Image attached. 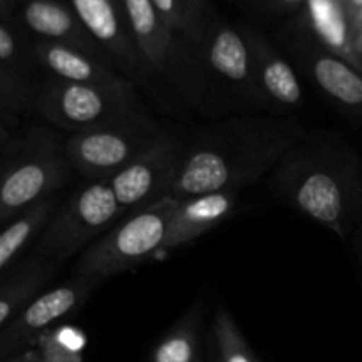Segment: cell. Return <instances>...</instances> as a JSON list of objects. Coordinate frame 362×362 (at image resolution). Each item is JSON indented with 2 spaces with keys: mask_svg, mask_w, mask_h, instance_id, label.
<instances>
[{
  "mask_svg": "<svg viewBox=\"0 0 362 362\" xmlns=\"http://www.w3.org/2000/svg\"><path fill=\"white\" fill-rule=\"evenodd\" d=\"M20 20L32 34L41 37V41L59 42L74 49L88 53L103 62L112 64L108 57L103 55V49L81 25L78 16L53 0H27L20 9Z\"/></svg>",
  "mask_w": 362,
  "mask_h": 362,
  "instance_id": "obj_11",
  "label": "cell"
},
{
  "mask_svg": "<svg viewBox=\"0 0 362 362\" xmlns=\"http://www.w3.org/2000/svg\"><path fill=\"white\" fill-rule=\"evenodd\" d=\"M200 317V306L191 308L154 346L148 362H198Z\"/></svg>",
  "mask_w": 362,
  "mask_h": 362,
  "instance_id": "obj_21",
  "label": "cell"
},
{
  "mask_svg": "<svg viewBox=\"0 0 362 362\" xmlns=\"http://www.w3.org/2000/svg\"><path fill=\"white\" fill-rule=\"evenodd\" d=\"M7 140H9V133H7L6 127L0 126V147H2Z\"/></svg>",
  "mask_w": 362,
  "mask_h": 362,
  "instance_id": "obj_29",
  "label": "cell"
},
{
  "mask_svg": "<svg viewBox=\"0 0 362 362\" xmlns=\"http://www.w3.org/2000/svg\"><path fill=\"white\" fill-rule=\"evenodd\" d=\"M182 151L184 147L166 134L159 144L110 177L117 202L127 214L168 197Z\"/></svg>",
  "mask_w": 362,
  "mask_h": 362,
  "instance_id": "obj_9",
  "label": "cell"
},
{
  "mask_svg": "<svg viewBox=\"0 0 362 362\" xmlns=\"http://www.w3.org/2000/svg\"><path fill=\"white\" fill-rule=\"evenodd\" d=\"M311 16L320 37L334 55L362 71V55L356 48L345 13L336 0H311Z\"/></svg>",
  "mask_w": 362,
  "mask_h": 362,
  "instance_id": "obj_20",
  "label": "cell"
},
{
  "mask_svg": "<svg viewBox=\"0 0 362 362\" xmlns=\"http://www.w3.org/2000/svg\"><path fill=\"white\" fill-rule=\"evenodd\" d=\"M352 2H354V6H357L362 11V0H352Z\"/></svg>",
  "mask_w": 362,
  "mask_h": 362,
  "instance_id": "obj_32",
  "label": "cell"
},
{
  "mask_svg": "<svg viewBox=\"0 0 362 362\" xmlns=\"http://www.w3.org/2000/svg\"><path fill=\"white\" fill-rule=\"evenodd\" d=\"M35 362H48V361H45V359H42V357H39V359L35 361Z\"/></svg>",
  "mask_w": 362,
  "mask_h": 362,
  "instance_id": "obj_34",
  "label": "cell"
},
{
  "mask_svg": "<svg viewBox=\"0 0 362 362\" xmlns=\"http://www.w3.org/2000/svg\"><path fill=\"white\" fill-rule=\"evenodd\" d=\"M39 357H41V354H39V352H32V350H28V352L21 354V356L14 357V359H11V361H7V362H35V361L39 359Z\"/></svg>",
  "mask_w": 362,
  "mask_h": 362,
  "instance_id": "obj_28",
  "label": "cell"
},
{
  "mask_svg": "<svg viewBox=\"0 0 362 362\" xmlns=\"http://www.w3.org/2000/svg\"><path fill=\"white\" fill-rule=\"evenodd\" d=\"M271 186L290 207L345 239L359 200L345 152L325 141L303 140L272 170Z\"/></svg>",
  "mask_w": 362,
  "mask_h": 362,
  "instance_id": "obj_2",
  "label": "cell"
},
{
  "mask_svg": "<svg viewBox=\"0 0 362 362\" xmlns=\"http://www.w3.org/2000/svg\"><path fill=\"white\" fill-rule=\"evenodd\" d=\"M25 60H27V53H25L20 35L7 25V20L0 18V64L18 73Z\"/></svg>",
  "mask_w": 362,
  "mask_h": 362,
  "instance_id": "obj_25",
  "label": "cell"
},
{
  "mask_svg": "<svg viewBox=\"0 0 362 362\" xmlns=\"http://www.w3.org/2000/svg\"><path fill=\"white\" fill-rule=\"evenodd\" d=\"M235 193H211L179 200L170 223V235L165 251L193 243L209 230L221 225L235 211Z\"/></svg>",
  "mask_w": 362,
  "mask_h": 362,
  "instance_id": "obj_13",
  "label": "cell"
},
{
  "mask_svg": "<svg viewBox=\"0 0 362 362\" xmlns=\"http://www.w3.org/2000/svg\"><path fill=\"white\" fill-rule=\"evenodd\" d=\"M27 105V88L20 74L11 67L0 64V119L21 113Z\"/></svg>",
  "mask_w": 362,
  "mask_h": 362,
  "instance_id": "obj_24",
  "label": "cell"
},
{
  "mask_svg": "<svg viewBox=\"0 0 362 362\" xmlns=\"http://www.w3.org/2000/svg\"><path fill=\"white\" fill-rule=\"evenodd\" d=\"M14 9V0H0V18L9 20Z\"/></svg>",
  "mask_w": 362,
  "mask_h": 362,
  "instance_id": "obj_27",
  "label": "cell"
},
{
  "mask_svg": "<svg viewBox=\"0 0 362 362\" xmlns=\"http://www.w3.org/2000/svg\"><path fill=\"white\" fill-rule=\"evenodd\" d=\"M179 200L165 197L129 212L112 230L85 250L76 264V276L105 281L110 276L138 267L165 251L170 223Z\"/></svg>",
  "mask_w": 362,
  "mask_h": 362,
  "instance_id": "obj_3",
  "label": "cell"
},
{
  "mask_svg": "<svg viewBox=\"0 0 362 362\" xmlns=\"http://www.w3.org/2000/svg\"><path fill=\"white\" fill-rule=\"evenodd\" d=\"M35 62L41 64L53 78L71 83L94 85L108 90L134 94V88L124 76H120L112 64L103 62L88 53L74 49L59 42L39 41L32 49Z\"/></svg>",
  "mask_w": 362,
  "mask_h": 362,
  "instance_id": "obj_10",
  "label": "cell"
},
{
  "mask_svg": "<svg viewBox=\"0 0 362 362\" xmlns=\"http://www.w3.org/2000/svg\"><path fill=\"white\" fill-rule=\"evenodd\" d=\"M214 338L218 345L219 362H258L247 346L239 325L232 315L221 308L214 318Z\"/></svg>",
  "mask_w": 362,
  "mask_h": 362,
  "instance_id": "obj_22",
  "label": "cell"
},
{
  "mask_svg": "<svg viewBox=\"0 0 362 362\" xmlns=\"http://www.w3.org/2000/svg\"><path fill=\"white\" fill-rule=\"evenodd\" d=\"M356 25H357V28H359V30H362V11L359 13V16H357Z\"/></svg>",
  "mask_w": 362,
  "mask_h": 362,
  "instance_id": "obj_31",
  "label": "cell"
},
{
  "mask_svg": "<svg viewBox=\"0 0 362 362\" xmlns=\"http://www.w3.org/2000/svg\"><path fill=\"white\" fill-rule=\"evenodd\" d=\"M41 357L48 362H81L83 336L74 329H52L37 339Z\"/></svg>",
  "mask_w": 362,
  "mask_h": 362,
  "instance_id": "obj_23",
  "label": "cell"
},
{
  "mask_svg": "<svg viewBox=\"0 0 362 362\" xmlns=\"http://www.w3.org/2000/svg\"><path fill=\"white\" fill-rule=\"evenodd\" d=\"M127 212L117 202L110 179L90 180L57 209L42 230L35 255L62 264L112 230Z\"/></svg>",
  "mask_w": 362,
  "mask_h": 362,
  "instance_id": "obj_5",
  "label": "cell"
},
{
  "mask_svg": "<svg viewBox=\"0 0 362 362\" xmlns=\"http://www.w3.org/2000/svg\"><path fill=\"white\" fill-rule=\"evenodd\" d=\"M57 262L34 257L21 265L6 283L0 285V331L42 292L49 279L59 271Z\"/></svg>",
  "mask_w": 362,
  "mask_h": 362,
  "instance_id": "obj_18",
  "label": "cell"
},
{
  "mask_svg": "<svg viewBox=\"0 0 362 362\" xmlns=\"http://www.w3.org/2000/svg\"><path fill=\"white\" fill-rule=\"evenodd\" d=\"M308 71L315 83L350 113H362V71L331 52L308 55Z\"/></svg>",
  "mask_w": 362,
  "mask_h": 362,
  "instance_id": "obj_15",
  "label": "cell"
},
{
  "mask_svg": "<svg viewBox=\"0 0 362 362\" xmlns=\"http://www.w3.org/2000/svg\"><path fill=\"white\" fill-rule=\"evenodd\" d=\"M131 35L141 60L156 69H165L170 55V28L152 0H124Z\"/></svg>",
  "mask_w": 362,
  "mask_h": 362,
  "instance_id": "obj_16",
  "label": "cell"
},
{
  "mask_svg": "<svg viewBox=\"0 0 362 362\" xmlns=\"http://www.w3.org/2000/svg\"><path fill=\"white\" fill-rule=\"evenodd\" d=\"M356 48H357V52L362 55V30H359L356 34Z\"/></svg>",
  "mask_w": 362,
  "mask_h": 362,
  "instance_id": "obj_30",
  "label": "cell"
},
{
  "mask_svg": "<svg viewBox=\"0 0 362 362\" xmlns=\"http://www.w3.org/2000/svg\"><path fill=\"white\" fill-rule=\"evenodd\" d=\"M207 60L212 69L226 81L239 87L257 105L269 103L255 74L253 55L250 45L232 28H219L207 52Z\"/></svg>",
  "mask_w": 362,
  "mask_h": 362,
  "instance_id": "obj_14",
  "label": "cell"
},
{
  "mask_svg": "<svg viewBox=\"0 0 362 362\" xmlns=\"http://www.w3.org/2000/svg\"><path fill=\"white\" fill-rule=\"evenodd\" d=\"M74 14L88 34L101 45L124 69L138 71L144 66L140 52L127 34L113 0H71Z\"/></svg>",
  "mask_w": 362,
  "mask_h": 362,
  "instance_id": "obj_12",
  "label": "cell"
},
{
  "mask_svg": "<svg viewBox=\"0 0 362 362\" xmlns=\"http://www.w3.org/2000/svg\"><path fill=\"white\" fill-rule=\"evenodd\" d=\"M103 281L74 276L62 285L41 292L0 331V359L37 341L55 324L76 313Z\"/></svg>",
  "mask_w": 362,
  "mask_h": 362,
  "instance_id": "obj_8",
  "label": "cell"
},
{
  "mask_svg": "<svg viewBox=\"0 0 362 362\" xmlns=\"http://www.w3.org/2000/svg\"><path fill=\"white\" fill-rule=\"evenodd\" d=\"M39 113L73 134L154 122L138 106L136 94L52 78L35 98Z\"/></svg>",
  "mask_w": 362,
  "mask_h": 362,
  "instance_id": "obj_4",
  "label": "cell"
},
{
  "mask_svg": "<svg viewBox=\"0 0 362 362\" xmlns=\"http://www.w3.org/2000/svg\"><path fill=\"white\" fill-rule=\"evenodd\" d=\"M152 2L170 30L189 32L193 28L191 9L186 0H152Z\"/></svg>",
  "mask_w": 362,
  "mask_h": 362,
  "instance_id": "obj_26",
  "label": "cell"
},
{
  "mask_svg": "<svg viewBox=\"0 0 362 362\" xmlns=\"http://www.w3.org/2000/svg\"><path fill=\"white\" fill-rule=\"evenodd\" d=\"M165 136L154 122H148L71 134L62 147L73 168L98 180L113 177Z\"/></svg>",
  "mask_w": 362,
  "mask_h": 362,
  "instance_id": "obj_7",
  "label": "cell"
},
{
  "mask_svg": "<svg viewBox=\"0 0 362 362\" xmlns=\"http://www.w3.org/2000/svg\"><path fill=\"white\" fill-rule=\"evenodd\" d=\"M253 55L255 74L269 101L283 108H297L303 103V87L296 71L281 55L269 48L264 41L247 42Z\"/></svg>",
  "mask_w": 362,
  "mask_h": 362,
  "instance_id": "obj_17",
  "label": "cell"
},
{
  "mask_svg": "<svg viewBox=\"0 0 362 362\" xmlns=\"http://www.w3.org/2000/svg\"><path fill=\"white\" fill-rule=\"evenodd\" d=\"M281 2H285V4H299L300 0H281Z\"/></svg>",
  "mask_w": 362,
  "mask_h": 362,
  "instance_id": "obj_33",
  "label": "cell"
},
{
  "mask_svg": "<svg viewBox=\"0 0 362 362\" xmlns=\"http://www.w3.org/2000/svg\"><path fill=\"white\" fill-rule=\"evenodd\" d=\"M69 161L52 138H34L30 147L0 170V225L53 197L69 177Z\"/></svg>",
  "mask_w": 362,
  "mask_h": 362,
  "instance_id": "obj_6",
  "label": "cell"
},
{
  "mask_svg": "<svg viewBox=\"0 0 362 362\" xmlns=\"http://www.w3.org/2000/svg\"><path fill=\"white\" fill-rule=\"evenodd\" d=\"M258 362H260V361H258Z\"/></svg>",
  "mask_w": 362,
  "mask_h": 362,
  "instance_id": "obj_35",
  "label": "cell"
},
{
  "mask_svg": "<svg viewBox=\"0 0 362 362\" xmlns=\"http://www.w3.org/2000/svg\"><path fill=\"white\" fill-rule=\"evenodd\" d=\"M304 140V129L292 119H233L205 131L184 147L170 198L235 193L251 186L279 165Z\"/></svg>",
  "mask_w": 362,
  "mask_h": 362,
  "instance_id": "obj_1",
  "label": "cell"
},
{
  "mask_svg": "<svg viewBox=\"0 0 362 362\" xmlns=\"http://www.w3.org/2000/svg\"><path fill=\"white\" fill-rule=\"evenodd\" d=\"M57 209H59V200L57 197H49L14 218L0 230V274L48 226Z\"/></svg>",
  "mask_w": 362,
  "mask_h": 362,
  "instance_id": "obj_19",
  "label": "cell"
}]
</instances>
